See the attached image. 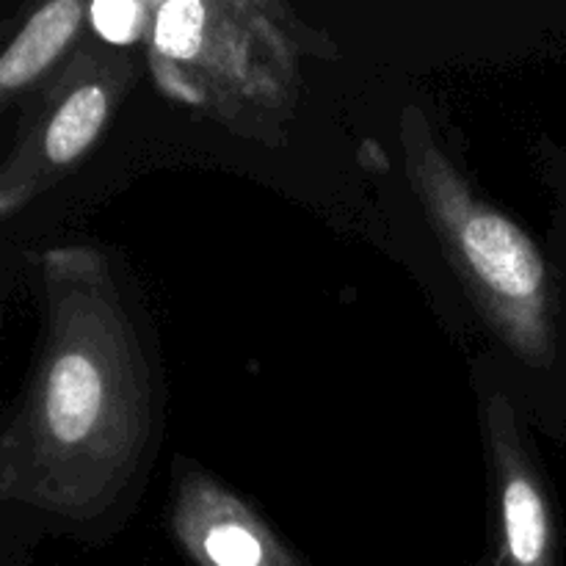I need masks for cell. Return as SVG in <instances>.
Listing matches in <instances>:
<instances>
[{"mask_svg":"<svg viewBox=\"0 0 566 566\" xmlns=\"http://www.w3.org/2000/svg\"><path fill=\"white\" fill-rule=\"evenodd\" d=\"M42 335L0 437V497L88 523L116 506L158 426L144 335L105 254L83 243L39 258Z\"/></svg>","mask_w":566,"mask_h":566,"instance_id":"6da1fadb","label":"cell"},{"mask_svg":"<svg viewBox=\"0 0 566 566\" xmlns=\"http://www.w3.org/2000/svg\"><path fill=\"white\" fill-rule=\"evenodd\" d=\"M302 28L271 0L155 3L147 64L160 92L235 136L280 144L302 97Z\"/></svg>","mask_w":566,"mask_h":566,"instance_id":"7a4b0ae2","label":"cell"},{"mask_svg":"<svg viewBox=\"0 0 566 566\" xmlns=\"http://www.w3.org/2000/svg\"><path fill=\"white\" fill-rule=\"evenodd\" d=\"M403 153L409 186L486 324L520 363L551 368L553 280L536 243L470 188L418 108L403 114Z\"/></svg>","mask_w":566,"mask_h":566,"instance_id":"3957f363","label":"cell"},{"mask_svg":"<svg viewBox=\"0 0 566 566\" xmlns=\"http://www.w3.org/2000/svg\"><path fill=\"white\" fill-rule=\"evenodd\" d=\"M138 81L130 50L103 39L77 44L31 94L0 169V216L11 219L53 188L97 144Z\"/></svg>","mask_w":566,"mask_h":566,"instance_id":"277c9868","label":"cell"},{"mask_svg":"<svg viewBox=\"0 0 566 566\" xmlns=\"http://www.w3.org/2000/svg\"><path fill=\"white\" fill-rule=\"evenodd\" d=\"M171 534L193 566H302L241 495L202 470H175Z\"/></svg>","mask_w":566,"mask_h":566,"instance_id":"5b68a950","label":"cell"},{"mask_svg":"<svg viewBox=\"0 0 566 566\" xmlns=\"http://www.w3.org/2000/svg\"><path fill=\"white\" fill-rule=\"evenodd\" d=\"M484 434L497 486L503 562L506 566H556L551 501L520 434L517 412L501 392H492L484 401Z\"/></svg>","mask_w":566,"mask_h":566,"instance_id":"8992f818","label":"cell"},{"mask_svg":"<svg viewBox=\"0 0 566 566\" xmlns=\"http://www.w3.org/2000/svg\"><path fill=\"white\" fill-rule=\"evenodd\" d=\"M86 17L88 6L81 0H53L22 22L0 55V99L6 108L36 92L39 81L75 48Z\"/></svg>","mask_w":566,"mask_h":566,"instance_id":"52a82bcc","label":"cell"},{"mask_svg":"<svg viewBox=\"0 0 566 566\" xmlns=\"http://www.w3.org/2000/svg\"><path fill=\"white\" fill-rule=\"evenodd\" d=\"M153 14L155 3H133V0H105V3L88 6V20L97 36L125 50L147 39Z\"/></svg>","mask_w":566,"mask_h":566,"instance_id":"ba28073f","label":"cell"}]
</instances>
